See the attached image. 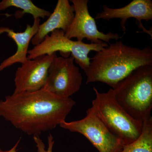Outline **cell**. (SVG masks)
<instances>
[{"instance_id":"cell-1","label":"cell","mask_w":152,"mask_h":152,"mask_svg":"<svg viewBox=\"0 0 152 152\" xmlns=\"http://www.w3.org/2000/svg\"><path fill=\"white\" fill-rule=\"evenodd\" d=\"M75 104L72 98L60 97L42 88L6 96L0 101V116L27 134L39 136L66 121Z\"/></svg>"},{"instance_id":"cell-2","label":"cell","mask_w":152,"mask_h":152,"mask_svg":"<svg viewBox=\"0 0 152 152\" xmlns=\"http://www.w3.org/2000/svg\"><path fill=\"white\" fill-rule=\"evenodd\" d=\"M152 65V49L125 45L117 41L96 52L84 71L86 84L101 82L113 89L118 83L142 66Z\"/></svg>"},{"instance_id":"cell-3","label":"cell","mask_w":152,"mask_h":152,"mask_svg":"<svg viewBox=\"0 0 152 152\" xmlns=\"http://www.w3.org/2000/svg\"><path fill=\"white\" fill-rule=\"evenodd\" d=\"M112 89L118 103L134 118L143 122L151 117L152 65L136 69Z\"/></svg>"},{"instance_id":"cell-4","label":"cell","mask_w":152,"mask_h":152,"mask_svg":"<svg viewBox=\"0 0 152 152\" xmlns=\"http://www.w3.org/2000/svg\"><path fill=\"white\" fill-rule=\"evenodd\" d=\"M93 90L96 97L91 107L109 130L125 145L137 140L141 134L143 122L134 118L122 107L112 88L105 93L100 92L95 87Z\"/></svg>"},{"instance_id":"cell-5","label":"cell","mask_w":152,"mask_h":152,"mask_svg":"<svg viewBox=\"0 0 152 152\" xmlns=\"http://www.w3.org/2000/svg\"><path fill=\"white\" fill-rule=\"evenodd\" d=\"M108 45V44L105 42L88 44L73 41L66 37L63 30H56L52 32L50 35H47L41 43L29 50L27 58L31 60L39 56L52 54L59 51L61 55L71 54L76 63L85 71L90 65L91 58L88 55L90 52L99 51Z\"/></svg>"},{"instance_id":"cell-6","label":"cell","mask_w":152,"mask_h":152,"mask_svg":"<svg viewBox=\"0 0 152 152\" xmlns=\"http://www.w3.org/2000/svg\"><path fill=\"white\" fill-rule=\"evenodd\" d=\"M60 127L71 132L81 134L88 139L99 152H120L124 144L114 135L101 121L92 107L82 119L62 122Z\"/></svg>"},{"instance_id":"cell-7","label":"cell","mask_w":152,"mask_h":152,"mask_svg":"<svg viewBox=\"0 0 152 152\" xmlns=\"http://www.w3.org/2000/svg\"><path fill=\"white\" fill-rule=\"evenodd\" d=\"M74 61L72 56L64 57L56 55L49 69L43 88L64 98H71L78 92L82 86L83 77Z\"/></svg>"},{"instance_id":"cell-8","label":"cell","mask_w":152,"mask_h":152,"mask_svg":"<svg viewBox=\"0 0 152 152\" xmlns=\"http://www.w3.org/2000/svg\"><path fill=\"white\" fill-rule=\"evenodd\" d=\"M72 3L75 16L73 20L65 32L66 37L72 39L83 42L84 39L91 44L106 43L108 45L112 40L118 41L122 38L118 33L112 32L104 34L100 31L95 18L90 15L88 8V0H71Z\"/></svg>"},{"instance_id":"cell-9","label":"cell","mask_w":152,"mask_h":152,"mask_svg":"<svg viewBox=\"0 0 152 152\" xmlns=\"http://www.w3.org/2000/svg\"><path fill=\"white\" fill-rule=\"evenodd\" d=\"M56 53L39 56L28 59L18 68L14 79L15 89L13 94L32 92L43 88L48 71Z\"/></svg>"},{"instance_id":"cell-10","label":"cell","mask_w":152,"mask_h":152,"mask_svg":"<svg viewBox=\"0 0 152 152\" xmlns=\"http://www.w3.org/2000/svg\"><path fill=\"white\" fill-rule=\"evenodd\" d=\"M103 8L102 12L96 15L95 19L108 21L113 19H121L120 26L125 34L127 21L130 18H134L138 22L142 32L148 34L152 38V32L144 27L142 23V20L148 22L152 20L151 0H133L127 5L119 8H111L104 5Z\"/></svg>"},{"instance_id":"cell-11","label":"cell","mask_w":152,"mask_h":152,"mask_svg":"<svg viewBox=\"0 0 152 152\" xmlns=\"http://www.w3.org/2000/svg\"><path fill=\"white\" fill-rule=\"evenodd\" d=\"M75 16L72 5L68 0H58L49 18L40 25L37 32L31 42L34 45L41 43L50 33L56 30H62L65 32L72 23Z\"/></svg>"},{"instance_id":"cell-12","label":"cell","mask_w":152,"mask_h":152,"mask_svg":"<svg viewBox=\"0 0 152 152\" xmlns=\"http://www.w3.org/2000/svg\"><path fill=\"white\" fill-rule=\"evenodd\" d=\"M40 19H34L32 26L27 25L23 32H16L8 28L0 27V35L4 33L13 40L17 45L16 52L0 64V72L16 63L23 64L27 61L28 52L30 42L38 31Z\"/></svg>"},{"instance_id":"cell-13","label":"cell","mask_w":152,"mask_h":152,"mask_svg":"<svg viewBox=\"0 0 152 152\" xmlns=\"http://www.w3.org/2000/svg\"><path fill=\"white\" fill-rule=\"evenodd\" d=\"M120 152H152V118L143 121L142 129L138 138L124 145Z\"/></svg>"},{"instance_id":"cell-14","label":"cell","mask_w":152,"mask_h":152,"mask_svg":"<svg viewBox=\"0 0 152 152\" xmlns=\"http://www.w3.org/2000/svg\"><path fill=\"white\" fill-rule=\"evenodd\" d=\"M12 7L23 10L20 14L15 15L16 18H21L25 14H31L34 19H44L50 17L51 14L49 11L38 7L31 0H3L0 2V12Z\"/></svg>"},{"instance_id":"cell-15","label":"cell","mask_w":152,"mask_h":152,"mask_svg":"<svg viewBox=\"0 0 152 152\" xmlns=\"http://www.w3.org/2000/svg\"><path fill=\"white\" fill-rule=\"evenodd\" d=\"M33 139L35 143L38 152H53L54 140L53 137L51 134L48 137V147L47 149H46L45 144L39 137V136H34Z\"/></svg>"},{"instance_id":"cell-16","label":"cell","mask_w":152,"mask_h":152,"mask_svg":"<svg viewBox=\"0 0 152 152\" xmlns=\"http://www.w3.org/2000/svg\"><path fill=\"white\" fill-rule=\"evenodd\" d=\"M21 139H19L17 141L16 143L15 144V145L11 149L7 151H2L1 152H17V148L20 142Z\"/></svg>"},{"instance_id":"cell-17","label":"cell","mask_w":152,"mask_h":152,"mask_svg":"<svg viewBox=\"0 0 152 152\" xmlns=\"http://www.w3.org/2000/svg\"><path fill=\"white\" fill-rule=\"evenodd\" d=\"M2 151L1 149V148H0V152H1V151Z\"/></svg>"}]
</instances>
